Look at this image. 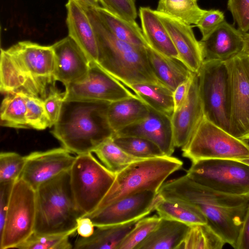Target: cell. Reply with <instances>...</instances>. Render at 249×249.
Segmentation results:
<instances>
[{
  "label": "cell",
  "instance_id": "25",
  "mask_svg": "<svg viewBox=\"0 0 249 249\" xmlns=\"http://www.w3.org/2000/svg\"><path fill=\"white\" fill-rule=\"evenodd\" d=\"M149 108L137 95L109 103L107 118L114 134L121 129L145 118Z\"/></svg>",
  "mask_w": 249,
  "mask_h": 249
},
{
  "label": "cell",
  "instance_id": "50",
  "mask_svg": "<svg viewBox=\"0 0 249 249\" xmlns=\"http://www.w3.org/2000/svg\"><path fill=\"white\" fill-rule=\"evenodd\" d=\"M194 0L197 1V0Z\"/></svg>",
  "mask_w": 249,
  "mask_h": 249
},
{
  "label": "cell",
  "instance_id": "12",
  "mask_svg": "<svg viewBox=\"0 0 249 249\" xmlns=\"http://www.w3.org/2000/svg\"><path fill=\"white\" fill-rule=\"evenodd\" d=\"M231 80V108L229 133L249 141V56L242 53L225 61Z\"/></svg>",
  "mask_w": 249,
  "mask_h": 249
},
{
  "label": "cell",
  "instance_id": "39",
  "mask_svg": "<svg viewBox=\"0 0 249 249\" xmlns=\"http://www.w3.org/2000/svg\"><path fill=\"white\" fill-rule=\"evenodd\" d=\"M101 7L112 14L128 21L137 16L135 0H98Z\"/></svg>",
  "mask_w": 249,
  "mask_h": 249
},
{
  "label": "cell",
  "instance_id": "7",
  "mask_svg": "<svg viewBox=\"0 0 249 249\" xmlns=\"http://www.w3.org/2000/svg\"><path fill=\"white\" fill-rule=\"evenodd\" d=\"M69 172L71 189L81 216L93 213L113 185L116 174L91 153L77 155Z\"/></svg>",
  "mask_w": 249,
  "mask_h": 249
},
{
  "label": "cell",
  "instance_id": "9",
  "mask_svg": "<svg viewBox=\"0 0 249 249\" xmlns=\"http://www.w3.org/2000/svg\"><path fill=\"white\" fill-rule=\"evenodd\" d=\"M181 150L183 157L192 162L208 159L239 160L249 158L248 142L235 137L205 117Z\"/></svg>",
  "mask_w": 249,
  "mask_h": 249
},
{
  "label": "cell",
  "instance_id": "45",
  "mask_svg": "<svg viewBox=\"0 0 249 249\" xmlns=\"http://www.w3.org/2000/svg\"><path fill=\"white\" fill-rule=\"evenodd\" d=\"M236 249H249V204L240 231Z\"/></svg>",
  "mask_w": 249,
  "mask_h": 249
},
{
  "label": "cell",
  "instance_id": "21",
  "mask_svg": "<svg viewBox=\"0 0 249 249\" xmlns=\"http://www.w3.org/2000/svg\"><path fill=\"white\" fill-rule=\"evenodd\" d=\"M66 7L68 36L80 46L91 62L97 64V39L88 14L74 0H69Z\"/></svg>",
  "mask_w": 249,
  "mask_h": 249
},
{
  "label": "cell",
  "instance_id": "47",
  "mask_svg": "<svg viewBox=\"0 0 249 249\" xmlns=\"http://www.w3.org/2000/svg\"><path fill=\"white\" fill-rule=\"evenodd\" d=\"M80 4L90 7H98L101 6L98 0H74Z\"/></svg>",
  "mask_w": 249,
  "mask_h": 249
},
{
  "label": "cell",
  "instance_id": "18",
  "mask_svg": "<svg viewBox=\"0 0 249 249\" xmlns=\"http://www.w3.org/2000/svg\"><path fill=\"white\" fill-rule=\"evenodd\" d=\"M169 33L180 60L191 71L197 73L204 61L199 41L192 26L163 13L155 10Z\"/></svg>",
  "mask_w": 249,
  "mask_h": 249
},
{
  "label": "cell",
  "instance_id": "43",
  "mask_svg": "<svg viewBox=\"0 0 249 249\" xmlns=\"http://www.w3.org/2000/svg\"><path fill=\"white\" fill-rule=\"evenodd\" d=\"M196 74L193 73L188 79L178 85L173 91L174 110L179 108L186 101Z\"/></svg>",
  "mask_w": 249,
  "mask_h": 249
},
{
  "label": "cell",
  "instance_id": "28",
  "mask_svg": "<svg viewBox=\"0 0 249 249\" xmlns=\"http://www.w3.org/2000/svg\"><path fill=\"white\" fill-rule=\"evenodd\" d=\"M134 93L153 109L169 116L174 111L173 91L161 84L141 83L129 86Z\"/></svg>",
  "mask_w": 249,
  "mask_h": 249
},
{
  "label": "cell",
  "instance_id": "11",
  "mask_svg": "<svg viewBox=\"0 0 249 249\" xmlns=\"http://www.w3.org/2000/svg\"><path fill=\"white\" fill-rule=\"evenodd\" d=\"M186 174L196 182L217 192L249 195V165L238 160H199L192 162Z\"/></svg>",
  "mask_w": 249,
  "mask_h": 249
},
{
  "label": "cell",
  "instance_id": "41",
  "mask_svg": "<svg viewBox=\"0 0 249 249\" xmlns=\"http://www.w3.org/2000/svg\"><path fill=\"white\" fill-rule=\"evenodd\" d=\"M64 101V92H60L55 85L52 86L44 100L45 109L50 121V127L53 126L57 121Z\"/></svg>",
  "mask_w": 249,
  "mask_h": 249
},
{
  "label": "cell",
  "instance_id": "10",
  "mask_svg": "<svg viewBox=\"0 0 249 249\" xmlns=\"http://www.w3.org/2000/svg\"><path fill=\"white\" fill-rule=\"evenodd\" d=\"M36 210V190L19 178L13 186L0 230V249H17L34 233Z\"/></svg>",
  "mask_w": 249,
  "mask_h": 249
},
{
  "label": "cell",
  "instance_id": "22",
  "mask_svg": "<svg viewBox=\"0 0 249 249\" xmlns=\"http://www.w3.org/2000/svg\"><path fill=\"white\" fill-rule=\"evenodd\" d=\"M139 16L142 29L149 46L162 55L179 59L171 37L155 10L141 7Z\"/></svg>",
  "mask_w": 249,
  "mask_h": 249
},
{
  "label": "cell",
  "instance_id": "40",
  "mask_svg": "<svg viewBox=\"0 0 249 249\" xmlns=\"http://www.w3.org/2000/svg\"><path fill=\"white\" fill-rule=\"evenodd\" d=\"M227 8L238 29L243 33L249 31V0H228Z\"/></svg>",
  "mask_w": 249,
  "mask_h": 249
},
{
  "label": "cell",
  "instance_id": "44",
  "mask_svg": "<svg viewBox=\"0 0 249 249\" xmlns=\"http://www.w3.org/2000/svg\"><path fill=\"white\" fill-rule=\"evenodd\" d=\"M14 183H0V230L4 224L10 196Z\"/></svg>",
  "mask_w": 249,
  "mask_h": 249
},
{
  "label": "cell",
  "instance_id": "29",
  "mask_svg": "<svg viewBox=\"0 0 249 249\" xmlns=\"http://www.w3.org/2000/svg\"><path fill=\"white\" fill-rule=\"evenodd\" d=\"M156 211L161 218L177 221L190 226L207 223L205 215L197 207L180 200L164 199Z\"/></svg>",
  "mask_w": 249,
  "mask_h": 249
},
{
  "label": "cell",
  "instance_id": "32",
  "mask_svg": "<svg viewBox=\"0 0 249 249\" xmlns=\"http://www.w3.org/2000/svg\"><path fill=\"white\" fill-rule=\"evenodd\" d=\"M225 244L206 223L191 226L177 249H221Z\"/></svg>",
  "mask_w": 249,
  "mask_h": 249
},
{
  "label": "cell",
  "instance_id": "46",
  "mask_svg": "<svg viewBox=\"0 0 249 249\" xmlns=\"http://www.w3.org/2000/svg\"><path fill=\"white\" fill-rule=\"evenodd\" d=\"M94 227L91 219L86 216L80 217L77 222V231L82 237H88L91 236L94 231Z\"/></svg>",
  "mask_w": 249,
  "mask_h": 249
},
{
  "label": "cell",
  "instance_id": "37",
  "mask_svg": "<svg viewBox=\"0 0 249 249\" xmlns=\"http://www.w3.org/2000/svg\"><path fill=\"white\" fill-rule=\"evenodd\" d=\"M26 162V156L13 152L0 154V183L15 182L20 177Z\"/></svg>",
  "mask_w": 249,
  "mask_h": 249
},
{
  "label": "cell",
  "instance_id": "20",
  "mask_svg": "<svg viewBox=\"0 0 249 249\" xmlns=\"http://www.w3.org/2000/svg\"><path fill=\"white\" fill-rule=\"evenodd\" d=\"M199 42L204 61H225L243 53L244 33L225 20Z\"/></svg>",
  "mask_w": 249,
  "mask_h": 249
},
{
  "label": "cell",
  "instance_id": "5",
  "mask_svg": "<svg viewBox=\"0 0 249 249\" xmlns=\"http://www.w3.org/2000/svg\"><path fill=\"white\" fill-rule=\"evenodd\" d=\"M69 171L45 182L36 190L34 232L72 235L77 231V220L81 215L71 189Z\"/></svg>",
  "mask_w": 249,
  "mask_h": 249
},
{
  "label": "cell",
  "instance_id": "48",
  "mask_svg": "<svg viewBox=\"0 0 249 249\" xmlns=\"http://www.w3.org/2000/svg\"><path fill=\"white\" fill-rule=\"evenodd\" d=\"M244 47L243 53L249 55V33H244Z\"/></svg>",
  "mask_w": 249,
  "mask_h": 249
},
{
  "label": "cell",
  "instance_id": "27",
  "mask_svg": "<svg viewBox=\"0 0 249 249\" xmlns=\"http://www.w3.org/2000/svg\"><path fill=\"white\" fill-rule=\"evenodd\" d=\"M92 8L104 26L117 38L137 46H149L142 28L135 21L122 18L101 6Z\"/></svg>",
  "mask_w": 249,
  "mask_h": 249
},
{
  "label": "cell",
  "instance_id": "1",
  "mask_svg": "<svg viewBox=\"0 0 249 249\" xmlns=\"http://www.w3.org/2000/svg\"><path fill=\"white\" fill-rule=\"evenodd\" d=\"M164 199L193 204L205 215L207 224L224 240L236 248L249 204V195L221 193L201 185L186 174L165 181L158 191Z\"/></svg>",
  "mask_w": 249,
  "mask_h": 249
},
{
  "label": "cell",
  "instance_id": "17",
  "mask_svg": "<svg viewBox=\"0 0 249 249\" xmlns=\"http://www.w3.org/2000/svg\"><path fill=\"white\" fill-rule=\"evenodd\" d=\"M148 107L149 113L145 118L121 129L114 136L147 139L156 144L165 155L171 156L176 147L171 116Z\"/></svg>",
  "mask_w": 249,
  "mask_h": 249
},
{
  "label": "cell",
  "instance_id": "3",
  "mask_svg": "<svg viewBox=\"0 0 249 249\" xmlns=\"http://www.w3.org/2000/svg\"><path fill=\"white\" fill-rule=\"evenodd\" d=\"M109 103L99 100H64L52 134L71 153L93 152L114 135L107 118Z\"/></svg>",
  "mask_w": 249,
  "mask_h": 249
},
{
  "label": "cell",
  "instance_id": "35",
  "mask_svg": "<svg viewBox=\"0 0 249 249\" xmlns=\"http://www.w3.org/2000/svg\"><path fill=\"white\" fill-rule=\"evenodd\" d=\"M70 234H38L34 232L18 247L19 249H71Z\"/></svg>",
  "mask_w": 249,
  "mask_h": 249
},
{
  "label": "cell",
  "instance_id": "6",
  "mask_svg": "<svg viewBox=\"0 0 249 249\" xmlns=\"http://www.w3.org/2000/svg\"><path fill=\"white\" fill-rule=\"evenodd\" d=\"M183 164L172 156L145 159L131 163L116 174L113 185L98 208L143 191L158 193L168 177L181 169Z\"/></svg>",
  "mask_w": 249,
  "mask_h": 249
},
{
  "label": "cell",
  "instance_id": "42",
  "mask_svg": "<svg viewBox=\"0 0 249 249\" xmlns=\"http://www.w3.org/2000/svg\"><path fill=\"white\" fill-rule=\"evenodd\" d=\"M225 19L224 13L218 9L205 10L196 26L204 38L215 29Z\"/></svg>",
  "mask_w": 249,
  "mask_h": 249
},
{
  "label": "cell",
  "instance_id": "36",
  "mask_svg": "<svg viewBox=\"0 0 249 249\" xmlns=\"http://www.w3.org/2000/svg\"><path fill=\"white\" fill-rule=\"evenodd\" d=\"M161 221L158 215L140 219L122 242L118 249H135L157 227Z\"/></svg>",
  "mask_w": 249,
  "mask_h": 249
},
{
  "label": "cell",
  "instance_id": "14",
  "mask_svg": "<svg viewBox=\"0 0 249 249\" xmlns=\"http://www.w3.org/2000/svg\"><path fill=\"white\" fill-rule=\"evenodd\" d=\"M135 96L98 64L91 62L85 80L65 87L64 100H99L110 103Z\"/></svg>",
  "mask_w": 249,
  "mask_h": 249
},
{
  "label": "cell",
  "instance_id": "49",
  "mask_svg": "<svg viewBox=\"0 0 249 249\" xmlns=\"http://www.w3.org/2000/svg\"><path fill=\"white\" fill-rule=\"evenodd\" d=\"M238 160L249 165V158L239 160Z\"/></svg>",
  "mask_w": 249,
  "mask_h": 249
},
{
  "label": "cell",
  "instance_id": "51",
  "mask_svg": "<svg viewBox=\"0 0 249 249\" xmlns=\"http://www.w3.org/2000/svg\"></svg>",
  "mask_w": 249,
  "mask_h": 249
},
{
  "label": "cell",
  "instance_id": "34",
  "mask_svg": "<svg viewBox=\"0 0 249 249\" xmlns=\"http://www.w3.org/2000/svg\"><path fill=\"white\" fill-rule=\"evenodd\" d=\"M114 142L123 150L134 157L148 159L166 156L153 142L136 136H113Z\"/></svg>",
  "mask_w": 249,
  "mask_h": 249
},
{
  "label": "cell",
  "instance_id": "24",
  "mask_svg": "<svg viewBox=\"0 0 249 249\" xmlns=\"http://www.w3.org/2000/svg\"><path fill=\"white\" fill-rule=\"evenodd\" d=\"M141 219L126 223L96 227L88 237L77 239L73 248L76 249H118L122 242Z\"/></svg>",
  "mask_w": 249,
  "mask_h": 249
},
{
  "label": "cell",
  "instance_id": "23",
  "mask_svg": "<svg viewBox=\"0 0 249 249\" xmlns=\"http://www.w3.org/2000/svg\"><path fill=\"white\" fill-rule=\"evenodd\" d=\"M146 52L150 66L159 81L172 91L193 73L178 59L157 52L149 46Z\"/></svg>",
  "mask_w": 249,
  "mask_h": 249
},
{
  "label": "cell",
  "instance_id": "16",
  "mask_svg": "<svg viewBox=\"0 0 249 249\" xmlns=\"http://www.w3.org/2000/svg\"><path fill=\"white\" fill-rule=\"evenodd\" d=\"M54 55V78L65 87L81 82L88 77L91 62L69 36L52 45Z\"/></svg>",
  "mask_w": 249,
  "mask_h": 249
},
{
  "label": "cell",
  "instance_id": "33",
  "mask_svg": "<svg viewBox=\"0 0 249 249\" xmlns=\"http://www.w3.org/2000/svg\"><path fill=\"white\" fill-rule=\"evenodd\" d=\"M156 10L196 25L205 11L194 0H159Z\"/></svg>",
  "mask_w": 249,
  "mask_h": 249
},
{
  "label": "cell",
  "instance_id": "30",
  "mask_svg": "<svg viewBox=\"0 0 249 249\" xmlns=\"http://www.w3.org/2000/svg\"><path fill=\"white\" fill-rule=\"evenodd\" d=\"M0 107V125L15 128H30L26 118L25 94H5Z\"/></svg>",
  "mask_w": 249,
  "mask_h": 249
},
{
  "label": "cell",
  "instance_id": "31",
  "mask_svg": "<svg viewBox=\"0 0 249 249\" xmlns=\"http://www.w3.org/2000/svg\"><path fill=\"white\" fill-rule=\"evenodd\" d=\"M102 164L116 174L131 163L145 159L132 156L119 147L110 138L100 144L93 151Z\"/></svg>",
  "mask_w": 249,
  "mask_h": 249
},
{
  "label": "cell",
  "instance_id": "4",
  "mask_svg": "<svg viewBox=\"0 0 249 249\" xmlns=\"http://www.w3.org/2000/svg\"><path fill=\"white\" fill-rule=\"evenodd\" d=\"M81 5L95 31L100 67L127 88L141 83L162 84L150 66L146 48L118 39L104 26L92 7Z\"/></svg>",
  "mask_w": 249,
  "mask_h": 249
},
{
  "label": "cell",
  "instance_id": "38",
  "mask_svg": "<svg viewBox=\"0 0 249 249\" xmlns=\"http://www.w3.org/2000/svg\"><path fill=\"white\" fill-rule=\"evenodd\" d=\"M26 118L30 128L44 130L51 127L43 100L26 95Z\"/></svg>",
  "mask_w": 249,
  "mask_h": 249
},
{
  "label": "cell",
  "instance_id": "13",
  "mask_svg": "<svg viewBox=\"0 0 249 249\" xmlns=\"http://www.w3.org/2000/svg\"><path fill=\"white\" fill-rule=\"evenodd\" d=\"M163 199L157 193L143 191L99 207L84 216L89 217L95 227L123 224L147 216Z\"/></svg>",
  "mask_w": 249,
  "mask_h": 249
},
{
  "label": "cell",
  "instance_id": "15",
  "mask_svg": "<svg viewBox=\"0 0 249 249\" xmlns=\"http://www.w3.org/2000/svg\"><path fill=\"white\" fill-rule=\"evenodd\" d=\"M75 158L63 147L32 152L26 156L20 178L36 190L45 182L69 171Z\"/></svg>",
  "mask_w": 249,
  "mask_h": 249
},
{
  "label": "cell",
  "instance_id": "26",
  "mask_svg": "<svg viewBox=\"0 0 249 249\" xmlns=\"http://www.w3.org/2000/svg\"><path fill=\"white\" fill-rule=\"evenodd\" d=\"M190 227L177 221L161 218L157 228L135 249H177Z\"/></svg>",
  "mask_w": 249,
  "mask_h": 249
},
{
  "label": "cell",
  "instance_id": "2",
  "mask_svg": "<svg viewBox=\"0 0 249 249\" xmlns=\"http://www.w3.org/2000/svg\"><path fill=\"white\" fill-rule=\"evenodd\" d=\"M55 60L52 46L22 41L1 49L0 90L20 92L44 100L55 85Z\"/></svg>",
  "mask_w": 249,
  "mask_h": 249
},
{
  "label": "cell",
  "instance_id": "19",
  "mask_svg": "<svg viewBox=\"0 0 249 249\" xmlns=\"http://www.w3.org/2000/svg\"><path fill=\"white\" fill-rule=\"evenodd\" d=\"M204 117L196 73L186 101L171 117L176 147L182 148L187 143Z\"/></svg>",
  "mask_w": 249,
  "mask_h": 249
},
{
  "label": "cell",
  "instance_id": "8",
  "mask_svg": "<svg viewBox=\"0 0 249 249\" xmlns=\"http://www.w3.org/2000/svg\"><path fill=\"white\" fill-rule=\"evenodd\" d=\"M197 74L204 117L229 133L231 86L226 61H204Z\"/></svg>",
  "mask_w": 249,
  "mask_h": 249
}]
</instances>
